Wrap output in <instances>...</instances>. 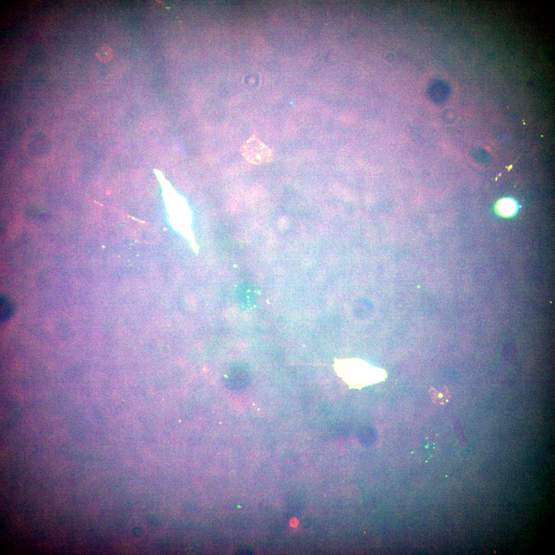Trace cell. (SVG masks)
Returning <instances> with one entry per match:
<instances>
[{"label":"cell","instance_id":"3","mask_svg":"<svg viewBox=\"0 0 555 555\" xmlns=\"http://www.w3.org/2000/svg\"><path fill=\"white\" fill-rule=\"evenodd\" d=\"M249 383V375L246 371L238 369L231 373L227 381V386L229 391L239 392L246 388Z\"/></svg>","mask_w":555,"mask_h":555},{"label":"cell","instance_id":"4","mask_svg":"<svg viewBox=\"0 0 555 555\" xmlns=\"http://www.w3.org/2000/svg\"><path fill=\"white\" fill-rule=\"evenodd\" d=\"M15 310L13 300L6 296H2L0 300V316L1 321H6L12 317Z\"/></svg>","mask_w":555,"mask_h":555},{"label":"cell","instance_id":"7","mask_svg":"<svg viewBox=\"0 0 555 555\" xmlns=\"http://www.w3.org/2000/svg\"><path fill=\"white\" fill-rule=\"evenodd\" d=\"M96 55L102 62L108 63L113 58V51L110 46L104 45L97 52Z\"/></svg>","mask_w":555,"mask_h":555},{"label":"cell","instance_id":"6","mask_svg":"<svg viewBox=\"0 0 555 555\" xmlns=\"http://www.w3.org/2000/svg\"><path fill=\"white\" fill-rule=\"evenodd\" d=\"M430 394L435 402L441 404L446 403L450 398V395L448 393L447 388L443 389L441 392L432 389L430 391Z\"/></svg>","mask_w":555,"mask_h":555},{"label":"cell","instance_id":"5","mask_svg":"<svg viewBox=\"0 0 555 555\" xmlns=\"http://www.w3.org/2000/svg\"><path fill=\"white\" fill-rule=\"evenodd\" d=\"M498 208L501 214L508 216L514 213L516 209V205L512 200L505 199L501 200Z\"/></svg>","mask_w":555,"mask_h":555},{"label":"cell","instance_id":"2","mask_svg":"<svg viewBox=\"0 0 555 555\" xmlns=\"http://www.w3.org/2000/svg\"><path fill=\"white\" fill-rule=\"evenodd\" d=\"M243 157L249 162L260 164L269 162L272 160L271 150L254 134L240 148Z\"/></svg>","mask_w":555,"mask_h":555},{"label":"cell","instance_id":"1","mask_svg":"<svg viewBox=\"0 0 555 555\" xmlns=\"http://www.w3.org/2000/svg\"><path fill=\"white\" fill-rule=\"evenodd\" d=\"M333 366L337 375L350 388L360 389L381 382L386 377L384 370L359 359H335Z\"/></svg>","mask_w":555,"mask_h":555}]
</instances>
